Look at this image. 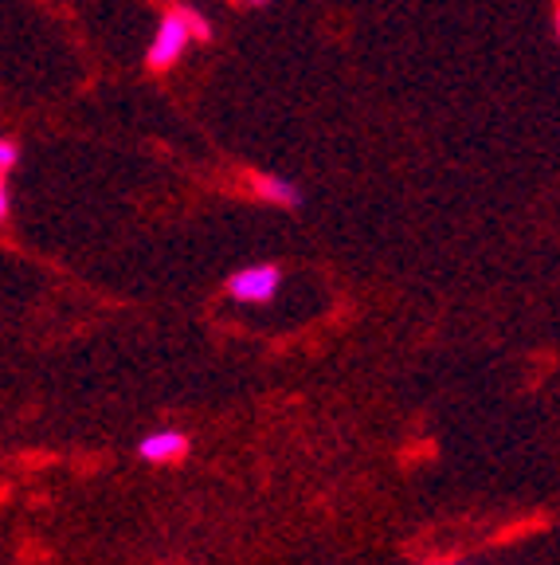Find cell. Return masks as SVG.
Here are the masks:
<instances>
[{
  "label": "cell",
  "instance_id": "obj_1",
  "mask_svg": "<svg viewBox=\"0 0 560 565\" xmlns=\"http://www.w3.org/2000/svg\"><path fill=\"white\" fill-rule=\"evenodd\" d=\"M204 40H212L208 20H204L196 9L173 4V9L161 17L153 40H149V52H146L149 71H169L184 52H189V44H204Z\"/></svg>",
  "mask_w": 560,
  "mask_h": 565
},
{
  "label": "cell",
  "instance_id": "obj_5",
  "mask_svg": "<svg viewBox=\"0 0 560 565\" xmlns=\"http://www.w3.org/2000/svg\"><path fill=\"white\" fill-rule=\"evenodd\" d=\"M17 161H20V146L12 138H4V134H0V169H17Z\"/></svg>",
  "mask_w": 560,
  "mask_h": 565
},
{
  "label": "cell",
  "instance_id": "obj_2",
  "mask_svg": "<svg viewBox=\"0 0 560 565\" xmlns=\"http://www.w3.org/2000/svg\"><path fill=\"white\" fill-rule=\"evenodd\" d=\"M282 287V271L274 264H255V267H239L228 279V295L236 302H247V307H263L279 295Z\"/></svg>",
  "mask_w": 560,
  "mask_h": 565
},
{
  "label": "cell",
  "instance_id": "obj_3",
  "mask_svg": "<svg viewBox=\"0 0 560 565\" xmlns=\"http://www.w3.org/2000/svg\"><path fill=\"white\" fill-rule=\"evenodd\" d=\"M193 448V440L176 428H158V433H149L138 440V456L146 463H173V459H184Z\"/></svg>",
  "mask_w": 560,
  "mask_h": 565
},
{
  "label": "cell",
  "instance_id": "obj_4",
  "mask_svg": "<svg viewBox=\"0 0 560 565\" xmlns=\"http://www.w3.org/2000/svg\"><path fill=\"white\" fill-rule=\"evenodd\" d=\"M251 189H255V196H259V201L279 204V209H298V204H302V193H298V185H294V181H287V177L255 173Z\"/></svg>",
  "mask_w": 560,
  "mask_h": 565
},
{
  "label": "cell",
  "instance_id": "obj_8",
  "mask_svg": "<svg viewBox=\"0 0 560 565\" xmlns=\"http://www.w3.org/2000/svg\"><path fill=\"white\" fill-rule=\"evenodd\" d=\"M247 4H267V0H247Z\"/></svg>",
  "mask_w": 560,
  "mask_h": 565
},
{
  "label": "cell",
  "instance_id": "obj_7",
  "mask_svg": "<svg viewBox=\"0 0 560 565\" xmlns=\"http://www.w3.org/2000/svg\"><path fill=\"white\" fill-rule=\"evenodd\" d=\"M557 35H560V4H557Z\"/></svg>",
  "mask_w": 560,
  "mask_h": 565
},
{
  "label": "cell",
  "instance_id": "obj_9",
  "mask_svg": "<svg viewBox=\"0 0 560 565\" xmlns=\"http://www.w3.org/2000/svg\"><path fill=\"white\" fill-rule=\"evenodd\" d=\"M446 565H463V562H446Z\"/></svg>",
  "mask_w": 560,
  "mask_h": 565
},
{
  "label": "cell",
  "instance_id": "obj_6",
  "mask_svg": "<svg viewBox=\"0 0 560 565\" xmlns=\"http://www.w3.org/2000/svg\"><path fill=\"white\" fill-rule=\"evenodd\" d=\"M12 212V193H9V169H0V224L9 221Z\"/></svg>",
  "mask_w": 560,
  "mask_h": 565
}]
</instances>
